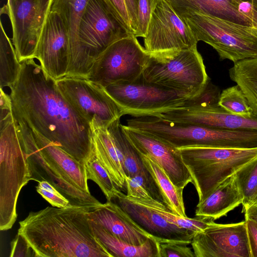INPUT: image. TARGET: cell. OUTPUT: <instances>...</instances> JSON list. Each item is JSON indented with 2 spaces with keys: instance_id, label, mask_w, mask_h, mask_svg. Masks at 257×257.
Returning <instances> with one entry per match:
<instances>
[{
  "instance_id": "18",
  "label": "cell",
  "mask_w": 257,
  "mask_h": 257,
  "mask_svg": "<svg viewBox=\"0 0 257 257\" xmlns=\"http://www.w3.org/2000/svg\"><path fill=\"white\" fill-rule=\"evenodd\" d=\"M89 0H53L51 11L61 18L69 41V61L65 77L88 78L92 64L79 40L80 22Z\"/></svg>"
},
{
  "instance_id": "46",
  "label": "cell",
  "mask_w": 257,
  "mask_h": 257,
  "mask_svg": "<svg viewBox=\"0 0 257 257\" xmlns=\"http://www.w3.org/2000/svg\"><path fill=\"white\" fill-rule=\"evenodd\" d=\"M244 2H248L257 7V0H241Z\"/></svg>"
},
{
  "instance_id": "42",
  "label": "cell",
  "mask_w": 257,
  "mask_h": 257,
  "mask_svg": "<svg viewBox=\"0 0 257 257\" xmlns=\"http://www.w3.org/2000/svg\"><path fill=\"white\" fill-rule=\"evenodd\" d=\"M238 10L251 21L253 27L257 29V7L248 2L239 0Z\"/></svg>"
},
{
  "instance_id": "40",
  "label": "cell",
  "mask_w": 257,
  "mask_h": 257,
  "mask_svg": "<svg viewBox=\"0 0 257 257\" xmlns=\"http://www.w3.org/2000/svg\"><path fill=\"white\" fill-rule=\"evenodd\" d=\"M125 187L128 196L142 199H153L144 183L134 178L125 177Z\"/></svg>"
},
{
  "instance_id": "16",
  "label": "cell",
  "mask_w": 257,
  "mask_h": 257,
  "mask_svg": "<svg viewBox=\"0 0 257 257\" xmlns=\"http://www.w3.org/2000/svg\"><path fill=\"white\" fill-rule=\"evenodd\" d=\"M36 58L45 73L55 81L66 76L69 61L68 38L61 18L51 11L39 41Z\"/></svg>"
},
{
  "instance_id": "26",
  "label": "cell",
  "mask_w": 257,
  "mask_h": 257,
  "mask_svg": "<svg viewBox=\"0 0 257 257\" xmlns=\"http://www.w3.org/2000/svg\"><path fill=\"white\" fill-rule=\"evenodd\" d=\"M93 232L111 257H159V242L154 238L143 244L135 245L128 243L89 219Z\"/></svg>"
},
{
  "instance_id": "14",
  "label": "cell",
  "mask_w": 257,
  "mask_h": 257,
  "mask_svg": "<svg viewBox=\"0 0 257 257\" xmlns=\"http://www.w3.org/2000/svg\"><path fill=\"white\" fill-rule=\"evenodd\" d=\"M191 244L196 257H251L245 221L216 223L197 232Z\"/></svg>"
},
{
  "instance_id": "3",
  "label": "cell",
  "mask_w": 257,
  "mask_h": 257,
  "mask_svg": "<svg viewBox=\"0 0 257 257\" xmlns=\"http://www.w3.org/2000/svg\"><path fill=\"white\" fill-rule=\"evenodd\" d=\"M30 181L25 153L13 111L0 117V230L11 229L17 218L22 188Z\"/></svg>"
},
{
  "instance_id": "1",
  "label": "cell",
  "mask_w": 257,
  "mask_h": 257,
  "mask_svg": "<svg viewBox=\"0 0 257 257\" xmlns=\"http://www.w3.org/2000/svg\"><path fill=\"white\" fill-rule=\"evenodd\" d=\"M10 86L14 117L58 146L84 165L92 154V130L61 93L56 81L34 59L22 63Z\"/></svg>"
},
{
  "instance_id": "9",
  "label": "cell",
  "mask_w": 257,
  "mask_h": 257,
  "mask_svg": "<svg viewBox=\"0 0 257 257\" xmlns=\"http://www.w3.org/2000/svg\"><path fill=\"white\" fill-rule=\"evenodd\" d=\"M124 114L134 117L155 115L181 107L185 98L175 91L150 83L142 77L131 82H119L104 87Z\"/></svg>"
},
{
  "instance_id": "36",
  "label": "cell",
  "mask_w": 257,
  "mask_h": 257,
  "mask_svg": "<svg viewBox=\"0 0 257 257\" xmlns=\"http://www.w3.org/2000/svg\"><path fill=\"white\" fill-rule=\"evenodd\" d=\"M37 192L52 206L61 208L70 204V201L53 186L46 181L38 182Z\"/></svg>"
},
{
  "instance_id": "20",
  "label": "cell",
  "mask_w": 257,
  "mask_h": 257,
  "mask_svg": "<svg viewBox=\"0 0 257 257\" xmlns=\"http://www.w3.org/2000/svg\"><path fill=\"white\" fill-rule=\"evenodd\" d=\"M88 218L113 235L133 245H140L150 238H154L111 201H107L89 211Z\"/></svg>"
},
{
  "instance_id": "29",
  "label": "cell",
  "mask_w": 257,
  "mask_h": 257,
  "mask_svg": "<svg viewBox=\"0 0 257 257\" xmlns=\"http://www.w3.org/2000/svg\"><path fill=\"white\" fill-rule=\"evenodd\" d=\"M21 68L12 41L1 22L0 87H10L17 80Z\"/></svg>"
},
{
  "instance_id": "37",
  "label": "cell",
  "mask_w": 257,
  "mask_h": 257,
  "mask_svg": "<svg viewBox=\"0 0 257 257\" xmlns=\"http://www.w3.org/2000/svg\"><path fill=\"white\" fill-rule=\"evenodd\" d=\"M125 30L134 34L131 17L125 0H102Z\"/></svg>"
},
{
  "instance_id": "31",
  "label": "cell",
  "mask_w": 257,
  "mask_h": 257,
  "mask_svg": "<svg viewBox=\"0 0 257 257\" xmlns=\"http://www.w3.org/2000/svg\"><path fill=\"white\" fill-rule=\"evenodd\" d=\"M217 105L227 112L233 115L248 118L254 116L245 95L237 84L221 92Z\"/></svg>"
},
{
  "instance_id": "43",
  "label": "cell",
  "mask_w": 257,
  "mask_h": 257,
  "mask_svg": "<svg viewBox=\"0 0 257 257\" xmlns=\"http://www.w3.org/2000/svg\"><path fill=\"white\" fill-rule=\"evenodd\" d=\"M0 90V116H3L12 112V103L10 95L7 94L2 88Z\"/></svg>"
},
{
  "instance_id": "47",
  "label": "cell",
  "mask_w": 257,
  "mask_h": 257,
  "mask_svg": "<svg viewBox=\"0 0 257 257\" xmlns=\"http://www.w3.org/2000/svg\"><path fill=\"white\" fill-rule=\"evenodd\" d=\"M255 202H257V195L255 196V198L254 199V200H253V201L252 203H255Z\"/></svg>"
},
{
  "instance_id": "34",
  "label": "cell",
  "mask_w": 257,
  "mask_h": 257,
  "mask_svg": "<svg viewBox=\"0 0 257 257\" xmlns=\"http://www.w3.org/2000/svg\"><path fill=\"white\" fill-rule=\"evenodd\" d=\"M219 95L217 88L209 80L204 89L199 94L185 98L183 105L179 108H195L217 104Z\"/></svg>"
},
{
  "instance_id": "22",
  "label": "cell",
  "mask_w": 257,
  "mask_h": 257,
  "mask_svg": "<svg viewBox=\"0 0 257 257\" xmlns=\"http://www.w3.org/2000/svg\"><path fill=\"white\" fill-rule=\"evenodd\" d=\"M31 130L43 155L64 179L78 189L90 193L84 165L57 144L50 141L35 131Z\"/></svg>"
},
{
  "instance_id": "35",
  "label": "cell",
  "mask_w": 257,
  "mask_h": 257,
  "mask_svg": "<svg viewBox=\"0 0 257 257\" xmlns=\"http://www.w3.org/2000/svg\"><path fill=\"white\" fill-rule=\"evenodd\" d=\"M158 0H139L137 28L134 35L144 38L147 32L152 12Z\"/></svg>"
},
{
  "instance_id": "30",
  "label": "cell",
  "mask_w": 257,
  "mask_h": 257,
  "mask_svg": "<svg viewBox=\"0 0 257 257\" xmlns=\"http://www.w3.org/2000/svg\"><path fill=\"white\" fill-rule=\"evenodd\" d=\"M136 199L148 206L170 223L196 233L202 231L215 224L211 219L199 216L189 218L179 216L171 211L165 205L154 199Z\"/></svg>"
},
{
  "instance_id": "17",
  "label": "cell",
  "mask_w": 257,
  "mask_h": 257,
  "mask_svg": "<svg viewBox=\"0 0 257 257\" xmlns=\"http://www.w3.org/2000/svg\"><path fill=\"white\" fill-rule=\"evenodd\" d=\"M122 127L138 152L150 157L160 165L175 186L184 189L192 182L191 176L178 149L126 125H122Z\"/></svg>"
},
{
  "instance_id": "41",
  "label": "cell",
  "mask_w": 257,
  "mask_h": 257,
  "mask_svg": "<svg viewBox=\"0 0 257 257\" xmlns=\"http://www.w3.org/2000/svg\"><path fill=\"white\" fill-rule=\"evenodd\" d=\"M251 252V257H257V222L245 219Z\"/></svg>"
},
{
  "instance_id": "12",
  "label": "cell",
  "mask_w": 257,
  "mask_h": 257,
  "mask_svg": "<svg viewBox=\"0 0 257 257\" xmlns=\"http://www.w3.org/2000/svg\"><path fill=\"white\" fill-rule=\"evenodd\" d=\"M15 119L28 166L30 180L38 182L47 181L67 198L72 205L83 207L90 211L100 207L102 203L90 193L78 189L64 179L43 155L31 128L23 120Z\"/></svg>"
},
{
  "instance_id": "23",
  "label": "cell",
  "mask_w": 257,
  "mask_h": 257,
  "mask_svg": "<svg viewBox=\"0 0 257 257\" xmlns=\"http://www.w3.org/2000/svg\"><path fill=\"white\" fill-rule=\"evenodd\" d=\"M243 195L235 173L228 177L203 200L198 202L196 216L216 220L242 203Z\"/></svg>"
},
{
  "instance_id": "38",
  "label": "cell",
  "mask_w": 257,
  "mask_h": 257,
  "mask_svg": "<svg viewBox=\"0 0 257 257\" xmlns=\"http://www.w3.org/2000/svg\"><path fill=\"white\" fill-rule=\"evenodd\" d=\"M188 244L181 242H159V257H196Z\"/></svg>"
},
{
  "instance_id": "15",
  "label": "cell",
  "mask_w": 257,
  "mask_h": 257,
  "mask_svg": "<svg viewBox=\"0 0 257 257\" xmlns=\"http://www.w3.org/2000/svg\"><path fill=\"white\" fill-rule=\"evenodd\" d=\"M110 201L118 205L159 242H181L189 244L196 233L170 223L143 203L128 196L117 188L113 191Z\"/></svg>"
},
{
  "instance_id": "10",
  "label": "cell",
  "mask_w": 257,
  "mask_h": 257,
  "mask_svg": "<svg viewBox=\"0 0 257 257\" xmlns=\"http://www.w3.org/2000/svg\"><path fill=\"white\" fill-rule=\"evenodd\" d=\"M56 81L64 97L91 127H107L124 115L104 88L88 79L65 77Z\"/></svg>"
},
{
  "instance_id": "13",
  "label": "cell",
  "mask_w": 257,
  "mask_h": 257,
  "mask_svg": "<svg viewBox=\"0 0 257 257\" xmlns=\"http://www.w3.org/2000/svg\"><path fill=\"white\" fill-rule=\"evenodd\" d=\"M129 34L102 0L89 1L81 19L79 36L81 46L92 66L109 45Z\"/></svg>"
},
{
  "instance_id": "6",
  "label": "cell",
  "mask_w": 257,
  "mask_h": 257,
  "mask_svg": "<svg viewBox=\"0 0 257 257\" xmlns=\"http://www.w3.org/2000/svg\"><path fill=\"white\" fill-rule=\"evenodd\" d=\"M142 77L146 81L173 90L185 98L199 94L210 80L197 47L166 57L150 56Z\"/></svg>"
},
{
  "instance_id": "28",
  "label": "cell",
  "mask_w": 257,
  "mask_h": 257,
  "mask_svg": "<svg viewBox=\"0 0 257 257\" xmlns=\"http://www.w3.org/2000/svg\"><path fill=\"white\" fill-rule=\"evenodd\" d=\"M229 75L240 88L257 117V57L234 63Z\"/></svg>"
},
{
  "instance_id": "19",
  "label": "cell",
  "mask_w": 257,
  "mask_h": 257,
  "mask_svg": "<svg viewBox=\"0 0 257 257\" xmlns=\"http://www.w3.org/2000/svg\"><path fill=\"white\" fill-rule=\"evenodd\" d=\"M164 119L204 126L257 130V117L245 118L227 112L217 104L195 108H176L158 114Z\"/></svg>"
},
{
  "instance_id": "21",
  "label": "cell",
  "mask_w": 257,
  "mask_h": 257,
  "mask_svg": "<svg viewBox=\"0 0 257 257\" xmlns=\"http://www.w3.org/2000/svg\"><path fill=\"white\" fill-rule=\"evenodd\" d=\"M121 154L126 176H141L150 194L155 200L165 205L162 193L153 176L145 166L142 155L134 147L124 131L120 118L107 126Z\"/></svg>"
},
{
  "instance_id": "33",
  "label": "cell",
  "mask_w": 257,
  "mask_h": 257,
  "mask_svg": "<svg viewBox=\"0 0 257 257\" xmlns=\"http://www.w3.org/2000/svg\"><path fill=\"white\" fill-rule=\"evenodd\" d=\"M243 195V207L251 204L257 195V158L235 173Z\"/></svg>"
},
{
  "instance_id": "8",
  "label": "cell",
  "mask_w": 257,
  "mask_h": 257,
  "mask_svg": "<svg viewBox=\"0 0 257 257\" xmlns=\"http://www.w3.org/2000/svg\"><path fill=\"white\" fill-rule=\"evenodd\" d=\"M144 39L145 50L154 58L197 47L198 42L189 26L167 0L158 1Z\"/></svg>"
},
{
  "instance_id": "7",
  "label": "cell",
  "mask_w": 257,
  "mask_h": 257,
  "mask_svg": "<svg viewBox=\"0 0 257 257\" xmlns=\"http://www.w3.org/2000/svg\"><path fill=\"white\" fill-rule=\"evenodd\" d=\"M137 38L130 34L109 45L95 61L87 79L104 88L141 77L150 56Z\"/></svg>"
},
{
  "instance_id": "44",
  "label": "cell",
  "mask_w": 257,
  "mask_h": 257,
  "mask_svg": "<svg viewBox=\"0 0 257 257\" xmlns=\"http://www.w3.org/2000/svg\"><path fill=\"white\" fill-rule=\"evenodd\" d=\"M131 17L134 34L137 28V17L139 0H125Z\"/></svg>"
},
{
  "instance_id": "45",
  "label": "cell",
  "mask_w": 257,
  "mask_h": 257,
  "mask_svg": "<svg viewBox=\"0 0 257 257\" xmlns=\"http://www.w3.org/2000/svg\"><path fill=\"white\" fill-rule=\"evenodd\" d=\"M245 219H250L257 222V202L243 207Z\"/></svg>"
},
{
  "instance_id": "11",
  "label": "cell",
  "mask_w": 257,
  "mask_h": 257,
  "mask_svg": "<svg viewBox=\"0 0 257 257\" xmlns=\"http://www.w3.org/2000/svg\"><path fill=\"white\" fill-rule=\"evenodd\" d=\"M53 0H7L1 14L8 16L19 62L36 58L38 44Z\"/></svg>"
},
{
  "instance_id": "25",
  "label": "cell",
  "mask_w": 257,
  "mask_h": 257,
  "mask_svg": "<svg viewBox=\"0 0 257 257\" xmlns=\"http://www.w3.org/2000/svg\"><path fill=\"white\" fill-rule=\"evenodd\" d=\"M92 153L107 170L117 189L124 191L125 174L121 154L107 127H91Z\"/></svg>"
},
{
  "instance_id": "27",
  "label": "cell",
  "mask_w": 257,
  "mask_h": 257,
  "mask_svg": "<svg viewBox=\"0 0 257 257\" xmlns=\"http://www.w3.org/2000/svg\"><path fill=\"white\" fill-rule=\"evenodd\" d=\"M141 155L145 166L162 193L166 207L179 216L187 217L183 201V189L175 186L164 170L152 158Z\"/></svg>"
},
{
  "instance_id": "32",
  "label": "cell",
  "mask_w": 257,
  "mask_h": 257,
  "mask_svg": "<svg viewBox=\"0 0 257 257\" xmlns=\"http://www.w3.org/2000/svg\"><path fill=\"white\" fill-rule=\"evenodd\" d=\"M87 178L91 180L99 187L110 201L113 191L117 188L110 175L92 153L90 158L84 164Z\"/></svg>"
},
{
  "instance_id": "5",
  "label": "cell",
  "mask_w": 257,
  "mask_h": 257,
  "mask_svg": "<svg viewBox=\"0 0 257 257\" xmlns=\"http://www.w3.org/2000/svg\"><path fill=\"white\" fill-rule=\"evenodd\" d=\"M198 41L210 45L220 60L234 63L257 57V29L202 13L182 17Z\"/></svg>"
},
{
  "instance_id": "4",
  "label": "cell",
  "mask_w": 257,
  "mask_h": 257,
  "mask_svg": "<svg viewBox=\"0 0 257 257\" xmlns=\"http://www.w3.org/2000/svg\"><path fill=\"white\" fill-rule=\"evenodd\" d=\"M192 178L199 201L228 177L257 158V148L193 146L178 149Z\"/></svg>"
},
{
  "instance_id": "24",
  "label": "cell",
  "mask_w": 257,
  "mask_h": 257,
  "mask_svg": "<svg viewBox=\"0 0 257 257\" xmlns=\"http://www.w3.org/2000/svg\"><path fill=\"white\" fill-rule=\"evenodd\" d=\"M239 0H167L181 17L202 13L236 24L252 26L251 21L238 10Z\"/></svg>"
},
{
  "instance_id": "39",
  "label": "cell",
  "mask_w": 257,
  "mask_h": 257,
  "mask_svg": "<svg viewBox=\"0 0 257 257\" xmlns=\"http://www.w3.org/2000/svg\"><path fill=\"white\" fill-rule=\"evenodd\" d=\"M10 256H36L35 253L26 238L18 232L11 243Z\"/></svg>"
},
{
  "instance_id": "2",
  "label": "cell",
  "mask_w": 257,
  "mask_h": 257,
  "mask_svg": "<svg viewBox=\"0 0 257 257\" xmlns=\"http://www.w3.org/2000/svg\"><path fill=\"white\" fill-rule=\"evenodd\" d=\"M87 209L70 204L30 212L18 232L36 257H111L95 236Z\"/></svg>"
}]
</instances>
